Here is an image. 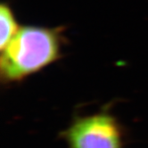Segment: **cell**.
<instances>
[{
  "instance_id": "obj_2",
  "label": "cell",
  "mask_w": 148,
  "mask_h": 148,
  "mask_svg": "<svg viewBox=\"0 0 148 148\" xmlns=\"http://www.w3.org/2000/svg\"><path fill=\"white\" fill-rule=\"evenodd\" d=\"M61 136L69 148H123L122 129L107 111L77 116Z\"/></svg>"
},
{
  "instance_id": "obj_3",
  "label": "cell",
  "mask_w": 148,
  "mask_h": 148,
  "mask_svg": "<svg viewBox=\"0 0 148 148\" xmlns=\"http://www.w3.org/2000/svg\"><path fill=\"white\" fill-rule=\"evenodd\" d=\"M0 49L2 50L21 28L11 5L6 1L0 5Z\"/></svg>"
},
{
  "instance_id": "obj_1",
  "label": "cell",
  "mask_w": 148,
  "mask_h": 148,
  "mask_svg": "<svg viewBox=\"0 0 148 148\" xmlns=\"http://www.w3.org/2000/svg\"><path fill=\"white\" fill-rule=\"evenodd\" d=\"M64 26H21L1 50L0 78L3 84L21 82L62 57L66 42Z\"/></svg>"
}]
</instances>
